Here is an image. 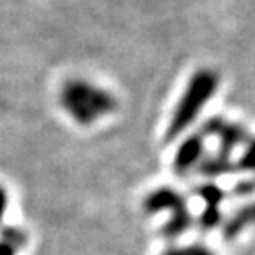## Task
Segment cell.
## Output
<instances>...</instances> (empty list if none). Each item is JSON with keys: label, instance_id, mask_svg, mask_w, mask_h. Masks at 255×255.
<instances>
[{"label": "cell", "instance_id": "obj_6", "mask_svg": "<svg viewBox=\"0 0 255 255\" xmlns=\"http://www.w3.org/2000/svg\"><path fill=\"white\" fill-rule=\"evenodd\" d=\"M197 170L206 175V177H209V179H215V177H222L225 174H231V172L238 170V168H236V161L232 159V156L215 152L211 156L204 154Z\"/></svg>", "mask_w": 255, "mask_h": 255}, {"label": "cell", "instance_id": "obj_16", "mask_svg": "<svg viewBox=\"0 0 255 255\" xmlns=\"http://www.w3.org/2000/svg\"><path fill=\"white\" fill-rule=\"evenodd\" d=\"M14 254H16V250L11 247V245L0 241V255H14Z\"/></svg>", "mask_w": 255, "mask_h": 255}, {"label": "cell", "instance_id": "obj_11", "mask_svg": "<svg viewBox=\"0 0 255 255\" xmlns=\"http://www.w3.org/2000/svg\"><path fill=\"white\" fill-rule=\"evenodd\" d=\"M0 238H2L0 241L11 245L14 250H18L27 243V234L18 227H4L0 231Z\"/></svg>", "mask_w": 255, "mask_h": 255}, {"label": "cell", "instance_id": "obj_12", "mask_svg": "<svg viewBox=\"0 0 255 255\" xmlns=\"http://www.w3.org/2000/svg\"><path fill=\"white\" fill-rule=\"evenodd\" d=\"M220 222H222V211H220V207H215V206L204 207V213L199 218V223L204 229H207V231H209V229H215Z\"/></svg>", "mask_w": 255, "mask_h": 255}, {"label": "cell", "instance_id": "obj_4", "mask_svg": "<svg viewBox=\"0 0 255 255\" xmlns=\"http://www.w3.org/2000/svg\"><path fill=\"white\" fill-rule=\"evenodd\" d=\"M204 135L202 133H193V135L186 136L183 142L179 143V147L175 151L172 167L177 175H186L193 168L199 167L200 159L204 158Z\"/></svg>", "mask_w": 255, "mask_h": 255}, {"label": "cell", "instance_id": "obj_8", "mask_svg": "<svg viewBox=\"0 0 255 255\" xmlns=\"http://www.w3.org/2000/svg\"><path fill=\"white\" fill-rule=\"evenodd\" d=\"M191 222H193V216H191L188 206L177 207L170 213V218L163 225V234L167 238H177L191 227Z\"/></svg>", "mask_w": 255, "mask_h": 255}, {"label": "cell", "instance_id": "obj_14", "mask_svg": "<svg viewBox=\"0 0 255 255\" xmlns=\"http://www.w3.org/2000/svg\"><path fill=\"white\" fill-rule=\"evenodd\" d=\"M184 255H215L213 252H209L206 247H202V245H193V247H186L183 248Z\"/></svg>", "mask_w": 255, "mask_h": 255}, {"label": "cell", "instance_id": "obj_17", "mask_svg": "<svg viewBox=\"0 0 255 255\" xmlns=\"http://www.w3.org/2000/svg\"><path fill=\"white\" fill-rule=\"evenodd\" d=\"M163 255H184L183 248H170V250H167Z\"/></svg>", "mask_w": 255, "mask_h": 255}, {"label": "cell", "instance_id": "obj_1", "mask_svg": "<svg viewBox=\"0 0 255 255\" xmlns=\"http://www.w3.org/2000/svg\"><path fill=\"white\" fill-rule=\"evenodd\" d=\"M218 84V75L211 69H199L195 75L191 76L183 96H181L179 103L174 108L165 138H177L181 133L186 131L188 128L195 123V119L200 116L204 107L215 96Z\"/></svg>", "mask_w": 255, "mask_h": 255}, {"label": "cell", "instance_id": "obj_13", "mask_svg": "<svg viewBox=\"0 0 255 255\" xmlns=\"http://www.w3.org/2000/svg\"><path fill=\"white\" fill-rule=\"evenodd\" d=\"M255 191V179H245L239 181L234 186V193L236 195H252Z\"/></svg>", "mask_w": 255, "mask_h": 255}, {"label": "cell", "instance_id": "obj_5", "mask_svg": "<svg viewBox=\"0 0 255 255\" xmlns=\"http://www.w3.org/2000/svg\"><path fill=\"white\" fill-rule=\"evenodd\" d=\"M181 206H186V199L181 195L179 191H175L174 188H156L145 197L143 200V209L149 213V215H154L159 211H168L172 213L174 209Z\"/></svg>", "mask_w": 255, "mask_h": 255}, {"label": "cell", "instance_id": "obj_9", "mask_svg": "<svg viewBox=\"0 0 255 255\" xmlns=\"http://www.w3.org/2000/svg\"><path fill=\"white\" fill-rule=\"evenodd\" d=\"M197 195L206 202V206H215L220 207V204L225 199V191L215 183H206L202 186L197 188Z\"/></svg>", "mask_w": 255, "mask_h": 255}, {"label": "cell", "instance_id": "obj_15", "mask_svg": "<svg viewBox=\"0 0 255 255\" xmlns=\"http://www.w3.org/2000/svg\"><path fill=\"white\" fill-rule=\"evenodd\" d=\"M5 207H7V193L2 186H0V222L4 218V213H5Z\"/></svg>", "mask_w": 255, "mask_h": 255}, {"label": "cell", "instance_id": "obj_7", "mask_svg": "<svg viewBox=\"0 0 255 255\" xmlns=\"http://www.w3.org/2000/svg\"><path fill=\"white\" fill-rule=\"evenodd\" d=\"M248 227H255V202L241 207L223 225V236L229 239L238 238Z\"/></svg>", "mask_w": 255, "mask_h": 255}, {"label": "cell", "instance_id": "obj_2", "mask_svg": "<svg viewBox=\"0 0 255 255\" xmlns=\"http://www.w3.org/2000/svg\"><path fill=\"white\" fill-rule=\"evenodd\" d=\"M64 108L80 124H91L96 119L116 110V98L101 87L84 82L71 80L66 84L60 94Z\"/></svg>", "mask_w": 255, "mask_h": 255}, {"label": "cell", "instance_id": "obj_10", "mask_svg": "<svg viewBox=\"0 0 255 255\" xmlns=\"http://www.w3.org/2000/svg\"><path fill=\"white\" fill-rule=\"evenodd\" d=\"M236 168L243 172H255V138H248L245 142L243 152L236 161Z\"/></svg>", "mask_w": 255, "mask_h": 255}, {"label": "cell", "instance_id": "obj_3", "mask_svg": "<svg viewBox=\"0 0 255 255\" xmlns=\"http://www.w3.org/2000/svg\"><path fill=\"white\" fill-rule=\"evenodd\" d=\"M202 135L216 136L218 138V152L231 156L232 151L245 145L250 135L245 126L236 123H229L223 117H211L202 126Z\"/></svg>", "mask_w": 255, "mask_h": 255}]
</instances>
